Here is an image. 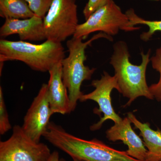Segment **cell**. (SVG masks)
<instances>
[{
	"mask_svg": "<svg viewBox=\"0 0 161 161\" xmlns=\"http://www.w3.org/2000/svg\"><path fill=\"white\" fill-rule=\"evenodd\" d=\"M43 137L72 159L84 161H141L130 156L126 151L115 150L97 139L87 140L72 135L53 122H50Z\"/></svg>",
	"mask_w": 161,
	"mask_h": 161,
	"instance_id": "obj_1",
	"label": "cell"
},
{
	"mask_svg": "<svg viewBox=\"0 0 161 161\" xmlns=\"http://www.w3.org/2000/svg\"><path fill=\"white\" fill-rule=\"evenodd\" d=\"M113 48L110 64L115 70L119 93L129 98L125 107L130 105L140 97L153 100L154 97L150 93L146 79L147 66L150 62L151 49H149L146 54L141 51L142 63L137 65L130 62L129 47L125 41L120 40L115 42Z\"/></svg>",
	"mask_w": 161,
	"mask_h": 161,
	"instance_id": "obj_2",
	"label": "cell"
},
{
	"mask_svg": "<svg viewBox=\"0 0 161 161\" xmlns=\"http://www.w3.org/2000/svg\"><path fill=\"white\" fill-rule=\"evenodd\" d=\"M65 58L62 43L47 40L41 44L24 41L0 40V62L18 60L33 70L49 72L56 64Z\"/></svg>",
	"mask_w": 161,
	"mask_h": 161,
	"instance_id": "obj_3",
	"label": "cell"
},
{
	"mask_svg": "<svg viewBox=\"0 0 161 161\" xmlns=\"http://www.w3.org/2000/svg\"><path fill=\"white\" fill-rule=\"evenodd\" d=\"M104 38L112 41V37L99 32L86 42L83 38L73 37L67 41L69 55L61 61L62 77L64 83L68 91L70 102V112L75 111L77 103L83 95L80 87L84 80L92 79L96 68H90L85 65L86 60V49L95 40Z\"/></svg>",
	"mask_w": 161,
	"mask_h": 161,
	"instance_id": "obj_4",
	"label": "cell"
},
{
	"mask_svg": "<svg viewBox=\"0 0 161 161\" xmlns=\"http://www.w3.org/2000/svg\"><path fill=\"white\" fill-rule=\"evenodd\" d=\"M140 28L138 26H130L127 15L112 0L93 13L85 22L78 24L73 37L84 39L91 33L97 31L112 37L117 35L119 30L130 32Z\"/></svg>",
	"mask_w": 161,
	"mask_h": 161,
	"instance_id": "obj_5",
	"label": "cell"
},
{
	"mask_svg": "<svg viewBox=\"0 0 161 161\" xmlns=\"http://www.w3.org/2000/svg\"><path fill=\"white\" fill-rule=\"evenodd\" d=\"M43 20L47 40L65 41L79 24L76 0H53Z\"/></svg>",
	"mask_w": 161,
	"mask_h": 161,
	"instance_id": "obj_6",
	"label": "cell"
},
{
	"mask_svg": "<svg viewBox=\"0 0 161 161\" xmlns=\"http://www.w3.org/2000/svg\"><path fill=\"white\" fill-rule=\"evenodd\" d=\"M51 153L47 145L33 140L19 125L9 139L0 142V161H48Z\"/></svg>",
	"mask_w": 161,
	"mask_h": 161,
	"instance_id": "obj_7",
	"label": "cell"
},
{
	"mask_svg": "<svg viewBox=\"0 0 161 161\" xmlns=\"http://www.w3.org/2000/svg\"><path fill=\"white\" fill-rule=\"evenodd\" d=\"M91 85L95 88V90L88 94H83L79 101L93 100L97 103L99 108H95L93 111L94 113L100 117L102 114L103 116L101 117L98 122L91 126L90 130L92 131L100 130L103 124L108 119L113 121L115 123L119 122L122 119L113 108L111 96L114 89L119 92V86L115 75L111 76L107 72L104 71L100 79L92 80Z\"/></svg>",
	"mask_w": 161,
	"mask_h": 161,
	"instance_id": "obj_8",
	"label": "cell"
},
{
	"mask_svg": "<svg viewBox=\"0 0 161 161\" xmlns=\"http://www.w3.org/2000/svg\"><path fill=\"white\" fill-rule=\"evenodd\" d=\"M53 115L48 98V86L44 83L24 116L22 129L31 139L40 142V138L47 130L50 119Z\"/></svg>",
	"mask_w": 161,
	"mask_h": 161,
	"instance_id": "obj_9",
	"label": "cell"
},
{
	"mask_svg": "<svg viewBox=\"0 0 161 161\" xmlns=\"http://www.w3.org/2000/svg\"><path fill=\"white\" fill-rule=\"evenodd\" d=\"M18 34L21 41L46 40L43 19L35 14L26 19L7 18L0 28V36L5 38Z\"/></svg>",
	"mask_w": 161,
	"mask_h": 161,
	"instance_id": "obj_10",
	"label": "cell"
},
{
	"mask_svg": "<svg viewBox=\"0 0 161 161\" xmlns=\"http://www.w3.org/2000/svg\"><path fill=\"white\" fill-rule=\"evenodd\" d=\"M131 121L128 117L115 123L106 132V137L112 142L121 141L128 147L126 152L133 158L141 161H147V150L138 135L131 126Z\"/></svg>",
	"mask_w": 161,
	"mask_h": 161,
	"instance_id": "obj_11",
	"label": "cell"
},
{
	"mask_svg": "<svg viewBox=\"0 0 161 161\" xmlns=\"http://www.w3.org/2000/svg\"><path fill=\"white\" fill-rule=\"evenodd\" d=\"M48 83V98L53 114H69L70 102L68 91L64 83L61 62L56 64L49 71Z\"/></svg>",
	"mask_w": 161,
	"mask_h": 161,
	"instance_id": "obj_12",
	"label": "cell"
},
{
	"mask_svg": "<svg viewBox=\"0 0 161 161\" xmlns=\"http://www.w3.org/2000/svg\"><path fill=\"white\" fill-rule=\"evenodd\" d=\"M127 117L140 132V134L142 137L148 152L147 161H160L161 130L159 129L153 130L149 123L141 122L132 112L128 113Z\"/></svg>",
	"mask_w": 161,
	"mask_h": 161,
	"instance_id": "obj_13",
	"label": "cell"
},
{
	"mask_svg": "<svg viewBox=\"0 0 161 161\" xmlns=\"http://www.w3.org/2000/svg\"><path fill=\"white\" fill-rule=\"evenodd\" d=\"M34 15L25 0H0L1 17L26 19Z\"/></svg>",
	"mask_w": 161,
	"mask_h": 161,
	"instance_id": "obj_14",
	"label": "cell"
},
{
	"mask_svg": "<svg viewBox=\"0 0 161 161\" xmlns=\"http://www.w3.org/2000/svg\"><path fill=\"white\" fill-rule=\"evenodd\" d=\"M125 14L130 20V25L131 27H135L136 25L139 24L148 26L149 30L142 33L140 36L141 40L144 42L149 41L156 32H161V20L150 21L145 19L138 16L133 9H128L126 12Z\"/></svg>",
	"mask_w": 161,
	"mask_h": 161,
	"instance_id": "obj_15",
	"label": "cell"
},
{
	"mask_svg": "<svg viewBox=\"0 0 161 161\" xmlns=\"http://www.w3.org/2000/svg\"><path fill=\"white\" fill-rule=\"evenodd\" d=\"M152 68L159 74L158 82L149 86L150 93L158 101L161 102V45L156 50L155 54L150 58Z\"/></svg>",
	"mask_w": 161,
	"mask_h": 161,
	"instance_id": "obj_16",
	"label": "cell"
},
{
	"mask_svg": "<svg viewBox=\"0 0 161 161\" xmlns=\"http://www.w3.org/2000/svg\"><path fill=\"white\" fill-rule=\"evenodd\" d=\"M12 129L5 100L3 88L0 86V134H4Z\"/></svg>",
	"mask_w": 161,
	"mask_h": 161,
	"instance_id": "obj_17",
	"label": "cell"
},
{
	"mask_svg": "<svg viewBox=\"0 0 161 161\" xmlns=\"http://www.w3.org/2000/svg\"><path fill=\"white\" fill-rule=\"evenodd\" d=\"M32 11L43 19L49 10L53 0H25Z\"/></svg>",
	"mask_w": 161,
	"mask_h": 161,
	"instance_id": "obj_18",
	"label": "cell"
},
{
	"mask_svg": "<svg viewBox=\"0 0 161 161\" xmlns=\"http://www.w3.org/2000/svg\"><path fill=\"white\" fill-rule=\"evenodd\" d=\"M112 0H89L83 10V14L86 20L90 16L101 7L105 6Z\"/></svg>",
	"mask_w": 161,
	"mask_h": 161,
	"instance_id": "obj_19",
	"label": "cell"
},
{
	"mask_svg": "<svg viewBox=\"0 0 161 161\" xmlns=\"http://www.w3.org/2000/svg\"><path fill=\"white\" fill-rule=\"evenodd\" d=\"M48 161H65L63 158H60L59 153L54 151L52 153Z\"/></svg>",
	"mask_w": 161,
	"mask_h": 161,
	"instance_id": "obj_20",
	"label": "cell"
},
{
	"mask_svg": "<svg viewBox=\"0 0 161 161\" xmlns=\"http://www.w3.org/2000/svg\"><path fill=\"white\" fill-rule=\"evenodd\" d=\"M72 159H73V161H84L83 160H81L78 159L73 158Z\"/></svg>",
	"mask_w": 161,
	"mask_h": 161,
	"instance_id": "obj_21",
	"label": "cell"
},
{
	"mask_svg": "<svg viewBox=\"0 0 161 161\" xmlns=\"http://www.w3.org/2000/svg\"><path fill=\"white\" fill-rule=\"evenodd\" d=\"M160 1H161V0H160Z\"/></svg>",
	"mask_w": 161,
	"mask_h": 161,
	"instance_id": "obj_22",
	"label": "cell"
},
{
	"mask_svg": "<svg viewBox=\"0 0 161 161\" xmlns=\"http://www.w3.org/2000/svg\"><path fill=\"white\" fill-rule=\"evenodd\" d=\"M160 161H161V160Z\"/></svg>",
	"mask_w": 161,
	"mask_h": 161,
	"instance_id": "obj_23",
	"label": "cell"
}]
</instances>
